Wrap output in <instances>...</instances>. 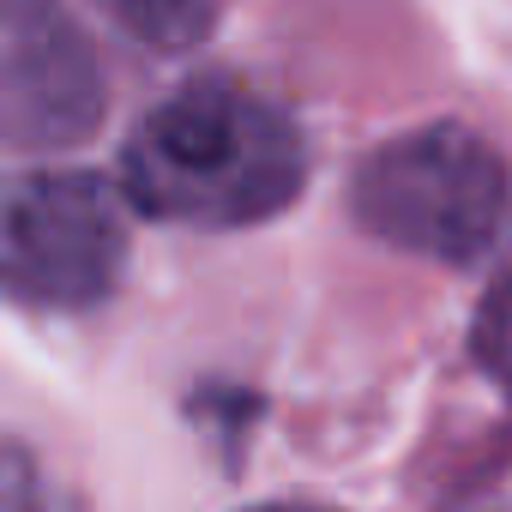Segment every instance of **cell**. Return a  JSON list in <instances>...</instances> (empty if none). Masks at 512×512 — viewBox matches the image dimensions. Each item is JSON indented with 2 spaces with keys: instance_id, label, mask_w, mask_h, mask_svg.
<instances>
[{
  "instance_id": "1",
  "label": "cell",
  "mask_w": 512,
  "mask_h": 512,
  "mask_svg": "<svg viewBox=\"0 0 512 512\" xmlns=\"http://www.w3.org/2000/svg\"><path fill=\"white\" fill-rule=\"evenodd\" d=\"M127 199L181 229H247L296 205L308 181L302 127L235 79L169 91L121 145Z\"/></svg>"
},
{
  "instance_id": "3",
  "label": "cell",
  "mask_w": 512,
  "mask_h": 512,
  "mask_svg": "<svg viewBox=\"0 0 512 512\" xmlns=\"http://www.w3.org/2000/svg\"><path fill=\"white\" fill-rule=\"evenodd\" d=\"M127 211L85 169H31L0 181V302L31 314H85L127 278Z\"/></svg>"
},
{
  "instance_id": "7",
  "label": "cell",
  "mask_w": 512,
  "mask_h": 512,
  "mask_svg": "<svg viewBox=\"0 0 512 512\" xmlns=\"http://www.w3.org/2000/svg\"><path fill=\"white\" fill-rule=\"evenodd\" d=\"M115 25L145 37L151 49H187L217 25V13L211 7H115Z\"/></svg>"
},
{
  "instance_id": "6",
  "label": "cell",
  "mask_w": 512,
  "mask_h": 512,
  "mask_svg": "<svg viewBox=\"0 0 512 512\" xmlns=\"http://www.w3.org/2000/svg\"><path fill=\"white\" fill-rule=\"evenodd\" d=\"M470 356H476V368L500 386V398L512 404V272H500V278L488 284V296L476 302Z\"/></svg>"
},
{
  "instance_id": "8",
  "label": "cell",
  "mask_w": 512,
  "mask_h": 512,
  "mask_svg": "<svg viewBox=\"0 0 512 512\" xmlns=\"http://www.w3.org/2000/svg\"><path fill=\"white\" fill-rule=\"evenodd\" d=\"M452 512H512V464H500L494 476H476L452 500Z\"/></svg>"
},
{
  "instance_id": "5",
  "label": "cell",
  "mask_w": 512,
  "mask_h": 512,
  "mask_svg": "<svg viewBox=\"0 0 512 512\" xmlns=\"http://www.w3.org/2000/svg\"><path fill=\"white\" fill-rule=\"evenodd\" d=\"M0 512H85V500L37 452L0 440Z\"/></svg>"
},
{
  "instance_id": "2",
  "label": "cell",
  "mask_w": 512,
  "mask_h": 512,
  "mask_svg": "<svg viewBox=\"0 0 512 512\" xmlns=\"http://www.w3.org/2000/svg\"><path fill=\"white\" fill-rule=\"evenodd\" d=\"M350 211L398 253L476 266L512 235V163L494 139L458 121H428L362 157Z\"/></svg>"
},
{
  "instance_id": "4",
  "label": "cell",
  "mask_w": 512,
  "mask_h": 512,
  "mask_svg": "<svg viewBox=\"0 0 512 512\" xmlns=\"http://www.w3.org/2000/svg\"><path fill=\"white\" fill-rule=\"evenodd\" d=\"M109 109L91 37L31 0H0V151H67Z\"/></svg>"
},
{
  "instance_id": "9",
  "label": "cell",
  "mask_w": 512,
  "mask_h": 512,
  "mask_svg": "<svg viewBox=\"0 0 512 512\" xmlns=\"http://www.w3.org/2000/svg\"><path fill=\"white\" fill-rule=\"evenodd\" d=\"M247 512H332V506H247Z\"/></svg>"
}]
</instances>
